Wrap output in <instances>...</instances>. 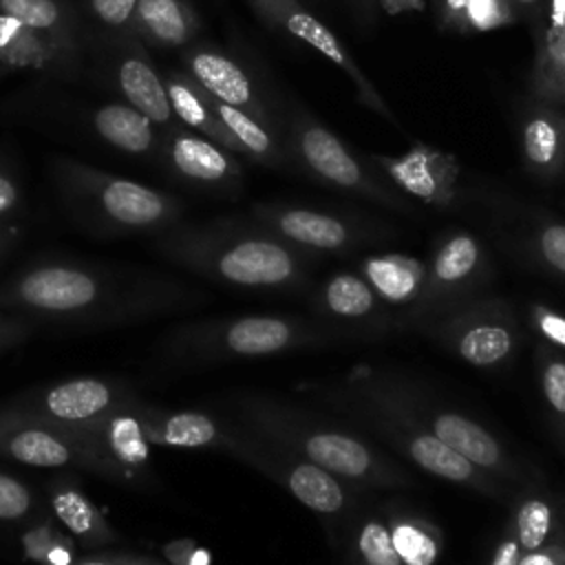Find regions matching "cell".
<instances>
[{
	"mask_svg": "<svg viewBox=\"0 0 565 565\" xmlns=\"http://www.w3.org/2000/svg\"><path fill=\"white\" fill-rule=\"evenodd\" d=\"M179 280L73 258H40L0 282V309L68 329H108L201 302Z\"/></svg>",
	"mask_w": 565,
	"mask_h": 565,
	"instance_id": "obj_1",
	"label": "cell"
},
{
	"mask_svg": "<svg viewBox=\"0 0 565 565\" xmlns=\"http://www.w3.org/2000/svg\"><path fill=\"white\" fill-rule=\"evenodd\" d=\"M154 247L170 263L230 289L300 294L309 287L311 256L287 245L258 223H177L157 234Z\"/></svg>",
	"mask_w": 565,
	"mask_h": 565,
	"instance_id": "obj_2",
	"label": "cell"
},
{
	"mask_svg": "<svg viewBox=\"0 0 565 565\" xmlns=\"http://www.w3.org/2000/svg\"><path fill=\"white\" fill-rule=\"evenodd\" d=\"M230 406L238 426L320 466L355 490H395L415 483L408 470L364 435L298 404L263 393H241Z\"/></svg>",
	"mask_w": 565,
	"mask_h": 565,
	"instance_id": "obj_3",
	"label": "cell"
},
{
	"mask_svg": "<svg viewBox=\"0 0 565 565\" xmlns=\"http://www.w3.org/2000/svg\"><path fill=\"white\" fill-rule=\"evenodd\" d=\"M347 380L388 411L422 424L441 444L501 483L519 490L543 481L541 470L523 463L492 430L477 419L435 402L413 382L369 369H355Z\"/></svg>",
	"mask_w": 565,
	"mask_h": 565,
	"instance_id": "obj_4",
	"label": "cell"
},
{
	"mask_svg": "<svg viewBox=\"0 0 565 565\" xmlns=\"http://www.w3.org/2000/svg\"><path fill=\"white\" fill-rule=\"evenodd\" d=\"M318 397L327 402L335 413L344 415L355 426L364 428L373 437H377L384 446H388L395 455H399L404 461L417 466L419 470L475 490L490 499H510L514 494V488L501 483L499 479L490 477L488 472L472 466L468 459L457 455L452 448L441 444L430 430H426L422 424L411 422L380 402H375L371 395H366L362 388H358L353 382L338 380L333 384H318L313 386Z\"/></svg>",
	"mask_w": 565,
	"mask_h": 565,
	"instance_id": "obj_5",
	"label": "cell"
},
{
	"mask_svg": "<svg viewBox=\"0 0 565 565\" xmlns=\"http://www.w3.org/2000/svg\"><path fill=\"white\" fill-rule=\"evenodd\" d=\"M342 340L320 324L287 313H247L210 318L174 327L166 335V349L188 362L258 360L302 349L333 347Z\"/></svg>",
	"mask_w": 565,
	"mask_h": 565,
	"instance_id": "obj_6",
	"label": "cell"
},
{
	"mask_svg": "<svg viewBox=\"0 0 565 565\" xmlns=\"http://www.w3.org/2000/svg\"><path fill=\"white\" fill-rule=\"evenodd\" d=\"M53 172L71 212L95 232L161 234L179 223V201L161 190L73 159H57Z\"/></svg>",
	"mask_w": 565,
	"mask_h": 565,
	"instance_id": "obj_7",
	"label": "cell"
},
{
	"mask_svg": "<svg viewBox=\"0 0 565 565\" xmlns=\"http://www.w3.org/2000/svg\"><path fill=\"white\" fill-rule=\"evenodd\" d=\"M419 333L461 362L486 371L510 366L525 342L514 307L501 296L486 294L437 316Z\"/></svg>",
	"mask_w": 565,
	"mask_h": 565,
	"instance_id": "obj_8",
	"label": "cell"
},
{
	"mask_svg": "<svg viewBox=\"0 0 565 565\" xmlns=\"http://www.w3.org/2000/svg\"><path fill=\"white\" fill-rule=\"evenodd\" d=\"M289 150L294 161L316 181L395 212H411L399 190H393L384 179L371 172L349 146L316 117L307 113L294 115L289 124Z\"/></svg>",
	"mask_w": 565,
	"mask_h": 565,
	"instance_id": "obj_9",
	"label": "cell"
},
{
	"mask_svg": "<svg viewBox=\"0 0 565 565\" xmlns=\"http://www.w3.org/2000/svg\"><path fill=\"white\" fill-rule=\"evenodd\" d=\"M143 435L152 446L216 450L230 455L260 475L267 472L276 446L236 422H225L201 411H168L139 404Z\"/></svg>",
	"mask_w": 565,
	"mask_h": 565,
	"instance_id": "obj_10",
	"label": "cell"
},
{
	"mask_svg": "<svg viewBox=\"0 0 565 565\" xmlns=\"http://www.w3.org/2000/svg\"><path fill=\"white\" fill-rule=\"evenodd\" d=\"M0 455L35 468H82L121 483L115 466L75 426L26 417L0 408Z\"/></svg>",
	"mask_w": 565,
	"mask_h": 565,
	"instance_id": "obj_11",
	"label": "cell"
},
{
	"mask_svg": "<svg viewBox=\"0 0 565 565\" xmlns=\"http://www.w3.org/2000/svg\"><path fill=\"white\" fill-rule=\"evenodd\" d=\"M426 291L415 331L470 298L481 296L494 274L488 249L466 230H452L435 243L426 260Z\"/></svg>",
	"mask_w": 565,
	"mask_h": 565,
	"instance_id": "obj_12",
	"label": "cell"
},
{
	"mask_svg": "<svg viewBox=\"0 0 565 565\" xmlns=\"http://www.w3.org/2000/svg\"><path fill=\"white\" fill-rule=\"evenodd\" d=\"M313 320L342 342H369L399 331L397 320L358 271H335L309 300Z\"/></svg>",
	"mask_w": 565,
	"mask_h": 565,
	"instance_id": "obj_13",
	"label": "cell"
},
{
	"mask_svg": "<svg viewBox=\"0 0 565 565\" xmlns=\"http://www.w3.org/2000/svg\"><path fill=\"white\" fill-rule=\"evenodd\" d=\"M252 214L260 227L309 256L347 254L373 236L371 230L353 218L313 207L258 203L252 207Z\"/></svg>",
	"mask_w": 565,
	"mask_h": 565,
	"instance_id": "obj_14",
	"label": "cell"
},
{
	"mask_svg": "<svg viewBox=\"0 0 565 565\" xmlns=\"http://www.w3.org/2000/svg\"><path fill=\"white\" fill-rule=\"evenodd\" d=\"M247 2L252 4L254 13L260 20H265L276 29H282L285 33L316 49L322 57L335 64L353 82L362 106L371 108L373 113H377L380 117L397 126V117L393 115L384 97L377 93V88L371 84V79L364 75V71L353 62V57L340 44V40L298 0H247Z\"/></svg>",
	"mask_w": 565,
	"mask_h": 565,
	"instance_id": "obj_15",
	"label": "cell"
},
{
	"mask_svg": "<svg viewBox=\"0 0 565 565\" xmlns=\"http://www.w3.org/2000/svg\"><path fill=\"white\" fill-rule=\"evenodd\" d=\"M132 397L135 395H130L126 386L104 377L88 375L24 393L18 399L9 402L7 408L51 424L82 426L130 402Z\"/></svg>",
	"mask_w": 565,
	"mask_h": 565,
	"instance_id": "obj_16",
	"label": "cell"
},
{
	"mask_svg": "<svg viewBox=\"0 0 565 565\" xmlns=\"http://www.w3.org/2000/svg\"><path fill=\"white\" fill-rule=\"evenodd\" d=\"M377 170L395 190L433 207H452L459 199V161L455 154L415 141L404 154H373Z\"/></svg>",
	"mask_w": 565,
	"mask_h": 565,
	"instance_id": "obj_17",
	"label": "cell"
},
{
	"mask_svg": "<svg viewBox=\"0 0 565 565\" xmlns=\"http://www.w3.org/2000/svg\"><path fill=\"white\" fill-rule=\"evenodd\" d=\"M139 399L99 415L93 422L75 426L86 439H90L104 457L115 466L121 483L141 486L150 475V441L143 435L139 419Z\"/></svg>",
	"mask_w": 565,
	"mask_h": 565,
	"instance_id": "obj_18",
	"label": "cell"
},
{
	"mask_svg": "<svg viewBox=\"0 0 565 565\" xmlns=\"http://www.w3.org/2000/svg\"><path fill=\"white\" fill-rule=\"evenodd\" d=\"M358 274L386 305L399 329H415L426 291V260L408 254H373L358 260Z\"/></svg>",
	"mask_w": 565,
	"mask_h": 565,
	"instance_id": "obj_19",
	"label": "cell"
},
{
	"mask_svg": "<svg viewBox=\"0 0 565 565\" xmlns=\"http://www.w3.org/2000/svg\"><path fill=\"white\" fill-rule=\"evenodd\" d=\"M166 161L174 174L201 188L234 190L243 177L234 152L194 130L177 126L168 130Z\"/></svg>",
	"mask_w": 565,
	"mask_h": 565,
	"instance_id": "obj_20",
	"label": "cell"
},
{
	"mask_svg": "<svg viewBox=\"0 0 565 565\" xmlns=\"http://www.w3.org/2000/svg\"><path fill=\"white\" fill-rule=\"evenodd\" d=\"M519 150L525 170L541 183H554L565 172V113L543 99L521 106Z\"/></svg>",
	"mask_w": 565,
	"mask_h": 565,
	"instance_id": "obj_21",
	"label": "cell"
},
{
	"mask_svg": "<svg viewBox=\"0 0 565 565\" xmlns=\"http://www.w3.org/2000/svg\"><path fill=\"white\" fill-rule=\"evenodd\" d=\"M185 73L203 86L214 99L236 106L267 124H271L269 108L265 106L252 75L230 55L212 46H190L183 53ZM274 126V124H271Z\"/></svg>",
	"mask_w": 565,
	"mask_h": 565,
	"instance_id": "obj_22",
	"label": "cell"
},
{
	"mask_svg": "<svg viewBox=\"0 0 565 565\" xmlns=\"http://www.w3.org/2000/svg\"><path fill=\"white\" fill-rule=\"evenodd\" d=\"M117 57L113 75L117 90L139 113H143L157 128H174V113L168 102L163 75L152 66L150 57L141 49V40L135 35L115 42Z\"/></svg>",
	"mask_w": 565,
	"mask_h": 565,
	"instance_id": "obj_23",
	"label": "cell"
},
{
	"mask_svg": "<svg viewBox=\"0 0 565 565\" xmlns=\"http://www.w3.org/2000/svg\"><path fill=\"white\" fill-rule=\"evenodd\" d=\"M79 53L40 35L26 24L0 13V71L73 73Z\"/></svg>",
	"mask_w": 565,
	"mask_h": 565,
	"instance_id": "obj_24",
	"label": "cell"
},
{
	"mask_svg": "<svg viewBox=\"0 0 565 565\" xmlns=\"http://www.w3.org/2000/svg\"><path fill=\"white\" fill-rule=\"evenodd\" d=\"M49 505L57 521L66 525L71 536L86 550H99L119 541V532L106 521L99 508L77 488L75 481L60 477L49 481Z\"/></svg>",
	"mask_w": 565,
	"mask_h": 565,
	"instance_id": "obj_25",
	"label": "cell"
},
{
	"mask_svg": "<svg viewBox=\"0 0 565 565\" xmlns=\"http://www.w3.org/2000/svg\"><path fill=\"white\" fill-rule=\"evenodd\" d=\"M163 82H166V93H168V102L174 113V119H179L185 128L227 148L230 152L243 154V148L218 119L212 104V95L203 86H199L188 73H179V71L168 73Z\"/></svg>",
	"mask_w": 565,
	"mask_h": 565,
	"instance_id": "obj_26",
	"label": "cell"
},
{
	"mask_svg": "<svg viewBox=\"0 0 565 565\" xmlns=\"http://www.w3.org/2000/svg\"><path fill=\"white\" fill-rule=\"evenodd\" d=\"M199 33V15L188 0H139L132 35L154 46H188Z\"/></svg>",
	"mask_w": 565,
	"mask_h": 565,
	"instance_id": "obj_27",
	"label": "cell"
},
{
	"mask_svg": "<svg viewBox=\"0 0 565 565\" xmlns=\"http://www.w3.org/2000/svg\"><path fill=\"white\" fill-rule=\"evenodd\" d=\"M563 525V499L558 501L554 494L543 490L541 483L519 488L514 497L512 516L508 521L510 532L519 541L523 554L539 550Z\"/></svg>",
	"mask_w": 565,
	"mask_h": 565,
	"instance_id": "obj_28",
	"label": "cell"
},
{
	"mask_svg": "<svg viewBox=\"0 0 565 565\" xmlns=\"http://www.w3.org/2000/svg\"><path fill=\"white\" fill-rule=\"evenodd\" d=\"M0 13L15 18L68 51L82 49V20L71 0H0Z\"/></svg>",
	"mask_w": 565,
	"mask_h": 565,
	"instance_id": "obj_29",
	"label": "cell"
},
{
	"mask_svg": "<svg viewBox=\"0 0 565 565\" xmlns=\"http://www.w3.org/2000/svg\"><path fill=\"white\" fill-rule=\"evenodd\" d=\"M382 514L404 565H437L444 550V532L437 523L406 505H388Z\"/></svg>",
	"mask_w": 565,
	"mask_h": 565,
	"instance_id": "obj_30",
	"label": "cell"
},
{
	"mask_svg": "<svg viewBox=\"0 0 565 565\" xmlns=\"http://www.w3.org/2000/svg\"><path fill=\"white\" fill-rule=\"evenodd\" d=\"M90 121L106 143L128 154H148L159 143L157 126L126 102L102 104Z\"/></svg>",
	"mask_w": 565,
	"mask_h": 565,
	"instance_id": "obj_31",
	"label": "cell"
},
{
	"mask_svg": "<svg viewBox=\"0 0 565 565\" xmlns=\"http://www.w3.org/2000/svg\"><path fill=\"white\" fill-rule=\"evenodd\" d=\"M214 110L223 126L230 130V135L238 141L243 148V157H249L252 161L267 166V168H280L287 159L282 141L276 137L274 126L236 108L230 104H223L212 97Z\"/></svg>",
	"mask_w": 565,
	"mask_h": 565,
	"instance_id": "obj_32",
	"label": "cell"
},
{
	"mask_svg": "<svg viewBox=\"0 0 565 565\" xmlns=\"http://www.w3.org/2000/svg\"><path fill=\"white\" fill-rule=\"evenodd\" d=\"M344 545L351 565H404L382 512L358 510L344 532Z\"/></svg>",
	"mask_w": 565,
	"mask_h": 565,
	"instance_id": "obj_33",
	"label": "cell"
},
{
	"mask_svg": "<svg viewBox=\"0 0 565 565\" xmlns=\"http://www.w3.org/2000/svg\"><path fill=\"white\" fill-rule=\"evenodd\" d=\"M534 371L554 441L565 452V351L536 340Z\"/></svg>",
	"mask_w": 565,
	"mask_h": 565,
	"instance_id": "obj_34",
	"label": "cell"
},
{
	"mask_svg": "<svg viewBox=\"0 0 565 565\" xmlns=\"http://www.w3.org/2000/svg\"><path fill=\"white\" fill-rule=\"evenodd\" d=\"M139 0H82L79 20L88 22L102 38L119 42L132 35V15Z\"/></svg>",
	"mask_w": 565,
	"mask_h": 565,
	"instance_id": "obj_35",
	"label": "cell"
},
{
	"mask_svg": "<svg viewBox=\"0 0 565 565\" xmlns=\"http://www.w3.org/2000/svg\"><path fill=\"white\" fill-rule=\"evenodd\" d=\"M527 249L543 269L565 278V223L554 218L534 223Z\"/></svg>",
	"mask_w": 565,
	"mask_h": 565,
	"instance_id": "obj_36",
	"label": "cell"
},
{
	"mask_svg": "<svg viewBox=\"0 0 565 565\" xmlns=\"http://www.w3.org/2000/svg\"><path fill=\"white\" fill-rule=\"evenodd\" d=\"M516 20L519 15L508 0H468L463 35L501 29L514 24Z\"/></svg>",
	"mask_w": 565,
	"mask_h": 565,
	"instance_id": "obj_37",
	"label": "cell"
},
{
	"mask_svg": "<svg viewBox=\"0 0 565 565\" xmlns=\"http://www.w3.org/2000/svg\"><path fill=\"white\" fill-rule=\"evenodd\" d=\"M530 86L536 99L554 106H565V62L536 57Z\"/></svg>",
	"mask_w": 565,
	"mask_h": 565,
	"instance_id": "obj_38",
	"label": "cell"
},
{
	"mask_svg": "<svg viewBox=\"0 0 565 565\" xmlns=\"http://www.w3.org/2000/svg\"><path fill=\"white\" fill-rule=\"evenodd\" d=\"M33 510L29 486L7 472H0V521H20Z\"/></svg>",
	"mask_w": 565,
	"mask_h": 565,
	"instance_id": "obj_39",
	"label": "cell"
},
{
	"mask_svg": "<svg viewBox=\"0 0 565 565\" xmlns=\"http://www.w3.org/2000/svg\"><path fill=\"white\" fill-rule=\"evenodd\" d=\"M527 322L541 342L565 351V316L547 305L532 302L527 309Z\"/></svg>",
	"mask_w": 565,
	"mask_h": 565,
	"instance_id": "obj_40",
	"label": "cell"
},
{
	"mask_svg": "<svg viewBox=\"0 0 565 565\" xmlns=\"http://www.w3.org/2000/svg\"><path fill=\"white\" fill-rule=\"evenodd\" d=\"M161 556L168 565H210V552L199 547L194 539L181 536L161 545Z\"/></svg>",
	"mask_w": 565,
	"mask_h": 565,
	"instance_id": "obj_41",
	"label": "cell"
},
{
	"mask_svg": "<svg viewBox=\"0 0 565 565\" xmlns=\"http://www.w3.org/2000/svg\"><path fill=\"white\" fill-rule=\"evenodd\" d=\"M55 536V525L51 519H42L38 525L29 527L22 539H20V545H22V554L26 561H35V563H42L44 561V554L51 545Z\"/></svg>",
	"mask_w": 565,
	"mask_h": 565,
	"instance_id": "obj_42",
	"label": "cell"
},
{
	"mask_svg": "<svg viewBox=\"0 0 565 565\" xmlns=\"http://www.w3.org/2000/svg\"><path fill=\"white\" fill-rule=\"evenodd\" d=\"M75 565H168V563L163 558H154L146 554L104 550V552H90V554L77 556Z\"/></svg>",
	"mask_w": 565,
	"mask_h": 565,
	"instance_id": "obj_43",
	"label": "cell"
},
{
	"mask_svg": "<svg viewBox=\"0 0 565 565\" xmlns=\"http://www.w3.org/2000/svg\"><path fill=\"white\" fill-rule=\"evenodd\" d=\"M519 565H565V519L554 539L541 545L539 550L525 552Z\"/></svg>",
	"mask_w": 565,
	"mask_h": 565,
	"instance_id": "obj_44",
	"label": "cell"
},
{
	"mask_svg": "<svg viewBox=\"0 0 565 565\" xmlns=\"http://www.w3.org/2000/svg\"><path fill=\"white\" fill-rule=\"evenodd\" d=\"M20 203H22L20 183L0 157V223H4L9 216H13L20 207Z\"/></svg>",
	"mask_w": 565,
	"mask_h": 565,
	"instance_id": "obj_45",
	"label": "cell"
},
{
	"mask_svg": "<svg viewBox=\"0 0 565 565\" xmlns=\"http://www.w3.org/2000/svg\"><path fill=\"white\" fill-rule=\"evenodd\" d=\"M33 331V320L18 313H0V351L24 342Z\"/></svg>",
	"mask_w": 565,
	"mask_h": 565,
	"instance_id": "obj_46",
	"label": "cell"
},
{
	"mask_svg": "<svg viewBox=\"0 0 565 565\" xmlns=\"http://www.w3.org/2000/svg\"><path fill=\"white\" fill-rule=\"evenodd\" d=\"M468 0H435V15L444 31L463 35Z\"/></svg>",
	"mask_w": 565,
	"mask_h": 565,
	"instance_id": "obj_47",
	"label": "cell"
},
{
	"mask_svg": "<svg viewBox=\"0 0 565 565\" xmlns=\"http://www.w3.org/2000/svg\"><path fill=\"white\" fill-rule=\"evenodd\" d=\"M77 554H75V545L73 539L60 530H55V536L44 554V561L40 565H75Z\"/></svg>",
	"mask_w": 565,
	"mask_h": 565,
	"instance_id": "obj_48",
	"label": "cell"
},
{
	"mask_svg": "<svg viewBox=\"0 0 565 565\" xmlns=\"http://www.w3.org/2000/svg\"><path fill=\"white\" fill-rule=\"evenodd\" d=\"M521 556H523V550H521L519 541L514 539V534L510 532V527L505 525L503 536H501V541L497 543L494 554H492V558H490L488 565H519Z\"/></svg>",
	"mask_w": 565,
	"mask_h": 565,
	"instance_id": "obj_49",
	"label": "cell"
},
{
	"mask_svg": "<svg viewBox=\"0 0 565 565\" xmlns=\"http://www.w3.org/2000/svg\"><path fill=\"white\" fill-rule=\"evenodd\" d=\"M508 2L512 4V9L516 11V15L521 20H527V22L541 26L547 0H508Z\"/></svg>",
	"mask_w": 565,
	"mask_h": 565,
	"instance_id": "obj_50",
	"label": "cell"
},
{
	"mask_svg": "<svg viewBox=\"0 0 565 565\" xmlns=\"http://www.w3.org/2000/svg\"><path fill=\"white\" fill-rule=\"evenodd\" d=\"M380 7L388 15H397L404 11H422L424 0H380Z\"/></svg>",
	"mask_w": 565,
	"mask_h": 565,
	"instance_id": "obj_51",
	"label": "cell"
},
{
	"mask_svg": "<svg viewBox=\"0 0 565 565\" xmlns=\"http://www.w3.org/2000/svg\"><path fill=\"white\" fill-rule=\"evenodd\" d=\"M353 4H355L358 13H360L364 20H371V18L375 15V11H377L380 0H353Z\"/></svg>",
	"mask_w": 565,
	"mask_h": 565,
	"instance_id": "obj_52",
	"label": "cell"
},
{
	"mask_svg": "<svg viewBox=\"0 0 565 565\" xmlns=\"http://www.w3.org/2000/svg\"><path fill=\"white\" fill-rule=\"evenodd\" d=\"M13 236H15V232L11 227H7L4 223H0V258H2V254L7 249V245L13 241Z\"/></svg>",
	"mask_w": 565,
	"mask_h": 565,
	"instance_id": "obj_53",
	"label": "cell"
},
{
	"mask_svg": "<svg viewBox=\"0 0 565 565\" xmlns=\"http://www.w3.org/2000/svg\"><path fill=\"white\" fill-rule=\"evenodd\" d=\"M563 519H565V497H563Z\"/></svg>",
	"mask_w": 565,
	"mask_h": 565,
	"instance_id": "obj_54",
	"label": "cell"
}]
</instances>
